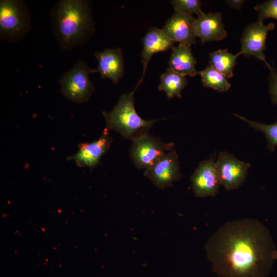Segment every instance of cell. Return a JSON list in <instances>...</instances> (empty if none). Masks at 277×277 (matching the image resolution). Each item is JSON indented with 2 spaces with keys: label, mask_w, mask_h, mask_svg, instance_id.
Masks as SVG:
<instances>
[{
  "label": "cell",
  "mask_w": 277,
  "mask_h": 277,
  "mask_svg": "<svg viewBox=\"0 0 277 277\" xmlns=\"http://www.w3.org/2000/svg\"><path fill=\"white\" fill-rule=\"evenodd\" d=\"M276 250L267 227L250 218L226 222L205 245L212 270L220 277H268Z\"/></svg>",
  "instance_id": "cell-1"
},
{
  "label": "cell",
  "mask_w": 277,
  "mask_h": 277,
  "mask_svg": "<svg viewBox=\"0 0 277 277\" xmlns=\"http://www.w3.org/2000/svg\"><path fill=\"white\" fill-rule=\"evenodd\" d=\"M50 15L55 39L63 51H69L85 43L94 31L88 1H58Z\"/></svg>",
  "instance_id": "cell-2"
},
{
  "label": "cell",
  "mask_w": 277,
  "mask_h": 277,
  "mask_svg": "<svg viewBox=\"0 0 277 277\" xmlns=\"http://www.w3.org/2000/svg\"><path fill=\"white\" fill-rule=\"evenodd\" d=\"M135 86L131 92L121 95L117 104L103 114L108 129L113 130L126 138L134 140L148 134L156 120H145L137 113L134 107Z\"/></svg>",
  "instance_id": "cell-3"
},
{
  "label": "cell",
  "mask_w": 277,
  "mask_h": 277,
  "mask_svg": "<svg viewBox=\"0 0 277 277\" xmlns=\"http://www.w3.org/2000/svg\"><path fill=\"white\" fill-rule=\"evenodd\" d=\"M31 29V19L26 2L0 1V37L10 42L23 39Z\"/></svg>",
  "instance_id": "cell-4"
},
{
  "label": "cell",
  "mask_w": 277,
  "mask_h": 277,
  "mask_svg": "<svg viewBox=\"0 0 277 277\" xmlns=\"http://www.w3.org/2000/svg\"><path fill=\"white\" fill-rule=\"evenodd\" d=\"M96 72L86 63L78 60L69 70L64 73L59 80L60 90L68 100L82 103L87 102L94 91L89 75Z\"/></svg>",
  "instance_id": "cell-5"
},
{
  "label": "cell",
  "mask_w": 277,
  "mask_h": 277,
  "mask_svg": "<svg viewBox=\"0 0 277 277\" xmlns=\"http://www.w3.org/2000/svg\"><path fill=\"white\" fill-rule=\"evenodd\" d=\"M173 145V143H164L148 133L133 141L130 156L137 168L146 170L171 150Z\"/></svg>",
  "instance_id": "cell-6"
},
{
  "label": "cell",
  "mask_w": 277,
  "mask_h": 277,
  "mask_svg": "<svg viewBox=\"0 0 277 277\" xmlns=\"http://www.w3.org/2000/svg\"><path fill=\"white\" fill-rule=\"evenodd\" d=\"M215 165L220 184L227 190L237 189L242 184L250 166L225 151L220 153Z\"/></svg>",
  "instance_id": "cell-7"
},
{
  "label": "cell",
  "mask_w": 277,
  "mask_h": 277,
  "mask_svg": "<svg viewBox=\"0 0 277 277\" xmlns=\"http://www.w3.org/2000/svg\"><path fill=\"white\" fill-rule=\"evenodd\" d=\"M274 27L275 25L272 23L265 25L263 22L259 21L248 25L241 39V54L254 56L263 61L269 68L270 66L265 60L264 51L266 49L267 34Z\"/></svg>",
  "instance_id": "cell-8"
},
{
  "label": "cell",
  "mask_w": 277,
  "mask_h": 277,
  "mask_svg": "<svg viewBox=\"0 0 277 277\" xmlns=\"http://www.w3.org/2000/svg\"><path fill=\"white\" fill-rule=\"evenodd\" d=\"M144 175L157 188L171 186L181 177L176 151L171 150L153 166L145 170Z\"/></svg>",
  "instance_id": "cell-9"
},
{
  "label": "cell",
  "mask_w": 277,
  "mask_h": 277,
  "mask_svg": "<svg viewBox=\"0 0 277 277\" xmlns=\"http://www.w3.org/2000/svg\"><path fill=\"white\" fill-rule=\"evenodd\" d=\"M191 182L196 196H214L221 185L215 163L212 160L201 162L191 177Z\"/></svg>",
  "instance_id": "cell-10"
},
{
  "label": "cell",
  "mask_w": 277,
  "mask_h": 277,
  "mask_svg": "<svg viewBox=\"0 0 277 277\" xmlns=\"http://www.w3.org/2000/svg\"><path fill=\"white\" fill-rule=\"evenodd\" d=\"M195 19L192 15L174 12L166 22L162 30L174 43L191 46L196 43L193 28Z\"/></svg>",
  "instance_id": "cell-11"
},
{
  "label": "cell",
  "mask_w": 277,
  "mask_h": 277,
  "mask_svg": "<svg viewBox=\"0 0 277 277\" xmlns=\"http://www.w3.org/2000/svg\"><path fill=\"white\" fill-rule=\"evenodd\" d=\"M193 28L195 36L200 37L202 44L207 42L222 40L227 35L219 12H203L195 19Z\"/></svg>",
  "instance_id": "cell-12"
},
{
  "label": "cell",
  "mask_w": 277,
  "mask_h": 277,
  "mask_svg": "<svg viewBox=\"0 0 277 277\" xmlns=\"http://www.w3.org/2000/svg\"><path fill=\"white\" fill-rule=\"evenodd\" d=\"M94 56L98 61L96 72L103 78H108L117 84L123 76L124 65L122 51L120 48L105 49L96 51Z\"/></svg>",
  "instance_id": "cell-13"
},
{
  "label": "cell",
  "mask_w": 277,
  "mask_h": 277,
  "mask_svg": "<svg viewBox=\"0 0 277 277\" xmlns=\"http://www.w3.org/2000/svg\"><path fill=\"white\" fill-rule=\"evenodd\" d=\"M111 142V137L105 132L97 140L81 144L78 151L69 159L74 161L80 167L93 168L99 163Z\"/></svg>",
  "instance_id": "cell-14"
},
{
  "label": "cell",
  "mask_w": 277,
  "mask_h": 277,
  "mask_svg": "<svg viewBox=\"0 0 277 277\" xmlns=\"http://www.w3.org/2000/svg\"><path fill=\"white\" fill-rule=\"evenodd\" d=\"M174 42L163 32L162 29L150 28L143 39V50L141 53L143 66V74L136 85L138 86L143 81L149 62L155 53L166 52L172 49Z\"/></svg>",
  "instance_id": "cell-15"
},
{
  "label": "cell",
  "mask_w": 277,
  "mask_h": 277,
  "mask_svg": "<svg viewBox=\"0 0 277 277\" xmlns=\"http://www.w3.org/2000/svg\"><path fill=\"white\" fill-rule=\"evenodd\" d=\"M191 46L179 44L172 49L168 61L169 68L184 76H194L199 74L195 69L196 60L191 50Z\"/></svg>",
  "instance_id": "cell-16"
},
{
  "label": "cell",
  "mask_w": 277,
  "mask_h": 277,
  "mask_svg": "<svg viewBox=\"0 0 277 277\" xmlns=\"http://www.w3.org/2000/svg\"><path fill=\"white\" fill-rule=\"evenodd\" d=\"M188 83L185 76L181 75L168 68L161 75L158 89L164 91L168 98L174 96L181 98V91Z\"/></svg>",
  "instance_id": "cell-17"
},
{
  "label": "cell",
  "mask_w": 277,
  "mask_h": 277,
  "mask_svg": "<svg viewBox=\"0 0 277 277\" xmlns=\"http://www.w3.org/2000/svg\"><path fill=\"white\" fill-rule=\"evenodd\" d=\"M241 55L239 52L233 54L227 49H220L209 53V63L211 67L219 71L227 78L233 76V69L237 57Z\"/></svg>",
  "instance_id": "cell-18"
},
{
  "label": "cell",
  "mask_w": 277,
  "mask_h": 277,
  "mask_svg": "<svg viewBox=\"0 0 277 277\" xmlns=\"http://www.w3.org/2000/svg\"><path fill=\"white\" fill-rule=\"evenodd\" d=\"M204 86L219 92L227 91L231 86L227 77L210 66L199 72Z\"/></svg>",
  "instance_id": "cell-19"
},
{
  "label": "cell",
  "mask_w": 277,
  "mask_h": 277,
  "mask_svg": "<svg viewBox=\"0 0 277 277\" xmlns=\"http://www.w3.org/2000/svg\"><path fill=\"white\" fill-rule=\"evenodd\" d=\"M234 115L247 122L250 127L263 132L266 136L268 142V148L270 151H274L277 146V121L272 124L268 125L248 120L237 114Z\"/></svg>",
  "instance_id": "cell-20"
},
{
  "label": "cell",
  "mask_w": 277,
  "mask_h": 277,
  "mask_svg": "<svg viewBox=\"0 0 277 277\" xmlns=\"http://www.w3.org/2000/svg\"><path fill=\"white\" fill-rule=\"evenodd\" d=\"M170 3L176 12L189 15L196 14L197 16L203 13L201 2L199 0H174Z\"/></svg>",
  "instance_id": "cell-21"
},
{
  "label": "cell",
  "mask_w": 277,
  "mask_h": 277,
  "mask_svg": "<svg viewBox=\"0 0 277 277\" xmlns=\"http://www.w3.org/2000/svg\"><path fill=\"white\" fill-rule=\"evenodd\" d=\"M254 9L259 12L258 21L263 22L268 18L277 20V0H269L259 4Z\"/></svg>",
  "instance_id": "cell-22"
},
{
  "label": "cell",
  "mask_w": 277,
  "mask_h": 277,
  "mask_svg": "<svg viewBox=\"0 0 277 277\" xmlns=\"http://www.w3.org/2000/svg\"><path fill=\"white\" fill-rule=\"evenodd\" d=\"M269 76V92L272 102L277 104V71L274 66H270Z\"/></svg>",
  "instance_id": "cell-23"
},
{
  "label": "cell",
  "mask_w": 277,
  "mask_h": 277,
  "mask_svg": "<svg viewBox=\"0 0 277 277\" xmlns=\"http://www.w3.org/2000/svg\"><path fill=\"white\" fill-rule=\"evenodd\" d=\"M244 2L245 1L243 0H228L225 1L230 7L239 9H240Z\"/></svg>",
  "instance_id": "cell-24"
},
{
  "label": "cell",
  "mask_w": 277,
  "mask_h": 277,
  "mask_svg": "<svg viewBox=\"0 0 277 277\" xmlns=\"http://www.w3.org/2000/svg\"><path fill=\"white\" fill-rule=\"evenodd\" d=\"M275 261L277 260V250L275 254Z\"/></svg>",
  "instance_id": "cell-25"
}]
</instances>
